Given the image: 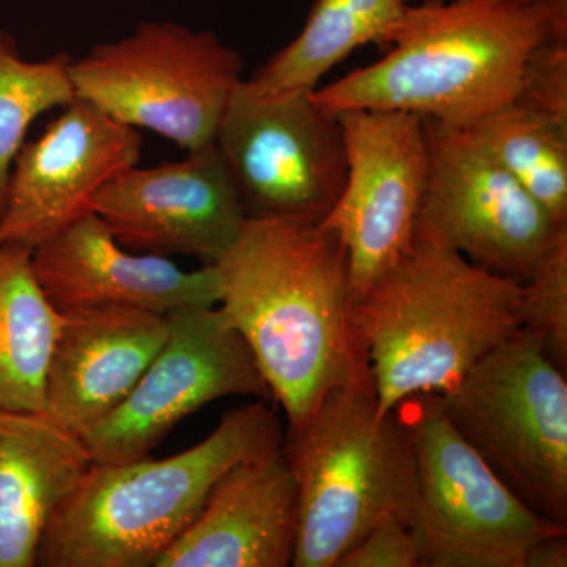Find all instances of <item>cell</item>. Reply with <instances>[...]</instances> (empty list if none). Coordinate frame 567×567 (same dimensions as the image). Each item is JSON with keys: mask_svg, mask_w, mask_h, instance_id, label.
<instances>
[{"mask_svg": "<svg viewBox=\"0 0 567 567\" xmlns=\"http://www.w3.org/2000/svg\"><path fill=\"white\" fill-rule=\"evenodd\" d=\"M213 265L218 306L251 350L287 429L300 427L336 388L371 372L354 327L349 254L336 230L246 219Z\"/></svg>", "mask_w": 567, "mask_h": 567, "instance_id": "1", "label": "cell"}, {"mask_svg": "<svg viewBox=\"0 0 567 567\" xmlns=\"http://www.w3.org/2000/svg\"><path fill=\"white\" fill-rule=\"evenodd\" d=\"M567 40L537 0H443L410 6L391 51L312 91L333 112L402 111L472 128L514 103L536 48Z\"/></svg>", "mask_w": 567, "mask_h": 567, "instance_id": "2", "label": "cell"}, {"mask_svg": "<svg viewBox=\"0 0 567 567\" xmlns=\"http://www.w3.org/2000/svg\"><path fill=\"white\" fill-rule=\"evenodd\" d=\"M522 282L415 240L353 306L379 412L442 394L522 330Z\"/></svg>", "mask_w": 567, "mask_h": 567, "instance_id": "3", "label": "cell"}, {"mask_svg": "<svg viewBox=\"0 0 567 567\" xmlns=\"http://www.w3.org/2000/svg\"><path fill=\"white\" fill-rule=\"evenodd\" d=\"M262 402L224 413L207 439L166 458L93 464L52 514L39 567H155L233 466L284 445Z\"/></svg>", "mask_w": 567, "mask_h": 567, "instance_id": "4", "label": "cell"}, {"mask_svg": "<svg viewBox=\"0 0 567 567\" xmlns=\"http://www.w3.org/2000/svg\"><path fill=\"white\" fill-rule=\"evenodd\" d=\"M282 453L298 484L292 566L334 567L377 522L412 525L416 457L401 409L380 413L372 372L327 394Z\"/></svg>", "mask_w": 567, "mask_h": 567, "instance_id": "5", "label": "cell"}, {"mask_svg": "<svg viewBox=\"0 0 567 567\" xmlns=\"http://www.w3.org/2000/svg\"><path fill=\"white\" fill-rule=\"evenodd\" d=\"M436 399L525 505L567 525V382L535 336L522 328Z\"/></svg>", "mask_w": 567, "mask_h": 567, "instance_id": "6", "label": "cell"}, {"mask_svg": "<svg viewBox=\"0 0 567 567\" xmlns=\"http://www.w3.org/2000/svg\"><path fill=\"white\" fill-rule=\"evenodd\" d=\"M244 70L240 52L215 33L144 21L73 59L71 81L78 100L189 152L215 142Z\"/></svg>", "mask_w": 567, "mask_h": 567, "instance_id": "7", "label": "cell"}, {"mask_svg": "<svg viewBox=\"0 0 567 567\" xmlns=\"http://www.w3.org/2000/svg\"><path fill=\"white\" fill-rule=\"evenodd\" d=\"M416 457L412 529L421 567H525L567 525L539 516L457 434L435 393L398 405Z\"/></svg>", "mask_w": 567, "mask_h": 567, "instance_id": "8", "label": "cell"}, {"mask_svg": "<svg viewBox=\"0 0 567 567\" xmlns=\"http://www.w3.org/2000/svg\"><path fill=\"white\" fill-rule=\"evenodd\" d=\"M215 145L246 219L322 223L344 189L341 121L312 91L262 93L241 81Z\"/></svg>", "mask_w": 567, "mask_h": 567, "instance_id": "9", "label": "cell"}, {"mask_svg": "<svg viewBox=\"0 0 567 567\" xmlns=\"http://www.w3.org/2000/svg\"><path fill=\"white\" fill-rule=\"evenodd\" d=\"M424 125L431 163L413 241L453 249L524 282L567 226L551 219L472 128L431 118Z\"/></svg>", "mask_w": 567, "mask_h": 567, "instance_id": "10", "label": "cell"}, {"mask_svg": "<svg viewBox=\"0 0 567 567\" xmlns=\"http://www.w3.org/2000/svg\"><path fill=\"white\" fill-rule=\"evenodd\" d=\"M163 349L128 398L81 436L93 464L147 457L203 406L230 398H271L259 365L219 306L171 312Z\"/></svg>", "mask_w": 567, "mask_h": 567, "instance_id": "11", "label": "cell"}, {"mask_svg": "<svg viewBox=\"0 0 567 567\" xmlns=\"http://www.w3.org/2000/svg\"><path fill=\"white\" fill-rule=\"evenodd\" d=\"M344 132L347 178L322 223L349 254L353 306L413 245L427 185L424 118L402 111L336 112Z\"/></svg>", "mask_w": 567, "mask_h": 567, "instance_id": "12", "label": "cell"}, {"mask_svg": "<svg viewBox=\"0 0 567 567\" xmlns=\"http://www.w3.org/2000/svg\"><path fill=\"white\" fill-rule=\"evenodd\" d=\"M92 212L130 251L203 265L215 264L246 223L215 142L181 162L126 167L95 194Z\"/></svg>", "mask_w": 567, "mask_h": 567, "instance_id": "13", "label": "cell"}, {"mask_svg": "<svg viewBox=\"0 0 567 567\" xmlns=\"http://www.w3.org/2000/svg\"><path fill=\"white\" fill-rule=\"evenodd\" d=\"M142 147L140 130L74 100L18 152L0 215V245L37 248L92 212L95 194L140 164Z\"/></svg>", "mask_w": 567, "mask_h": 567, "instance_id": "14", "label": "cell"}, {"mask_svg": "<svg viewBox=\"0 0 567 567\" xmlns=\"http://www.w3.org/2000/svg\"><path fill=\"white\" fill-rule=\"evenodd\" d=\"M32 265L48 300L62 315L100 306H130L171 315L218 306L215 265L183 270L169 257L134 252L87 212L32 249Z\"/></svg>", "mask_w": 567, "mask_h": 567, "instance_id": "15", "label": "cell"}, {"mask_svg": "<svg viewBox=\"0 0 567 567\" xmlns=\"http://www.w3.org/2000/svg\"><path fill=\"white\" fill-rule=\"evenodd\" d=\"M169 317L130 306L63 315L43 413L82 436L128 398L169 336Z\"/></svg>", "mask_w": 567, "mask_h": 567, "instance_id": "16", "label": "cell"}, {"mask_svg": "<svg viewBox=\"0 0 567 567\" xmlns=\"http://www.w3.org/2000/svg\"><path fill=\"white\" fill-rule=\"evenodd\" d=\"M298 529V484L282 447L240 462L155 567H286Z\"/></svg>", "mask_w": 567, "mask_h": 567, "instance_id": "17", "label": "cell"}, {"mask_svg": "<svg viewBox=\"0 0 567 567\" xmlns=\"http://www.w3.org/2000/svg\"><path fill=\"white\" fill-rule=\"evenodd\" d=\"M93 461L81 436L43 412H0V567H35L52 514Z\"/></svg>", "mask_w": 567, "mask_h": 567, "instance_id": "18", "label": "cell"}, {"mask_svg": "<svg viewBox=\"0 0 567 567\" xmlns=\"http://www.w3.org/2000/svg\"><path fill=\"white\" fill-rule=\"evenodd\" d=\"M62 324L33 271L32 249L0 245V412H43Z\"/></svg>", "mask_w": 567, "mask_h": 567, "instance_id": "19", "label": "cell"}, {"mask_svg": "<svg viewBox=\"0 0 567 567\" xmlns=\"http://www.w3.org/2000/svg\"><path fill=\"white\" fill-rule=\"evenodd\" d=\"M416 0H316L303 29L248 82L262 93L316 91L333 66L365 44L390 47Z\"/></svg>", "mask_w": 567, "mask_h": 567, "instance_id": "20", "label": "cell"}, {"mask_svg": "<svg viewBox=\"0 0 567 567\" xmlns=\"http://www.w3.org/2000/svg\"><path fill=\"white\" fill-rule=\"evenodd\" d=\"M472 130L551 219L567 226V123L514 102Z\"/></svg>", "mask_w": 567, "mask_h": 567, "instance_id": "21", "label": "cell"}, {"mask_svg": "<svg viewBox=\"0 0 567 567\" xmlns=\"http://www.w3.org/2000/svg\"><path fill=\"white\" fill-rule=\"evenodd\" d=\"M73 58L66 52L43 61H25L18 41L0 29V215L11 166L37 118L76 100L71 81Z\"/></svg>", "mask_w": 567, "mask_h": 567, "instance_id": "22", "label": "cell"}, {"mask_svg": "<svg viewBox=\"0 0 567 567\" xmlns=\"http://www.w3.org/2000/svg\"><path fill=\"white\" fill-rule=\"evenodd\" d=\"M520 311L522 328L535 336L548 357L566 372L567 233L522 282Z\"/></svg>", "mask_w": 567, "mask_h": 567, "instance_id": "23", "label": "cell"}, {"mask_svg": "<svg viewBox=\"0 0 567 567\" xmlns=\"http://www.w3.org/2000/svg\"><path fill=\"white\" fill-rule=\"evenodd\" d=\"M516 102L567 123V40L547 37L536 48Z\"/></svg>", "mask_w": 567, "mask_h": 567, "instance_id": "24", "label": "cell"}, {"mask_svg": "<svg viewBox=\"0 0 567 567\" xmlns=\"http://www.w3.org/2000/svg\"><path fill=\"white\" fill-rule=\"evenodd\" d=\"M334 567H421L416 540L412 529L401 518L388 516L350 550Z\"/></svg>", "mask_w": 567, "mask_h": 567, "instance_id": "25", "label": "cell"}, {"mask_svg": "<svg viewBox=\"0 0 567 567\" xmlns=\"http://www.w3.org/2000/svg\"><path fill=\"white\" fill-rule=\"evenodd\" d=\"M567 540L566 536L548 537L537 543L528 551L525 567H566Z\"/></svg>", "mask_w": 567, "mask_h": 567, "instance_id": "26", "label": "cell"}, {"mask_svg": "<svg viewBox=\"0 0 567 567\" xmlns=\"http://www.w3.org/2000/svg\"><path fill=\"white\" fill-rule=\"evenodd\" d=\"M421 2H425V3H439V2H443V0H421Z\"/></svg>", "mask_w": 567, "mask_h": 567, "instance_id": "27", "label": "cell"}]
</instances>
